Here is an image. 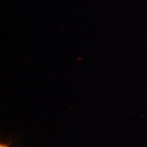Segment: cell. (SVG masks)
<instances>
[{"label":"cell","mask_w":147,"mask_h":147,"mask_svg":"<svg viewBox=\"0 0 147 147\" xmlns=\"http://www.w3.org/2000/svg\"><path fill=\"white\" fill-rule=\"evenodd\" d=\"M0 147H11L10 145L7 144V143H3V142H1L0 144Z\"/></svg>","instance_id":"cell-1"}]
</instances>
